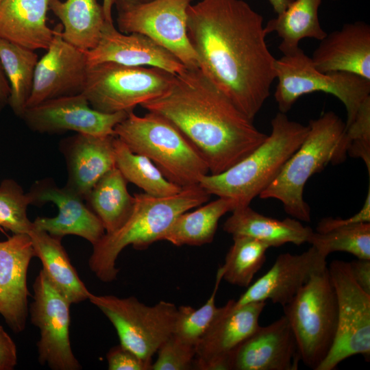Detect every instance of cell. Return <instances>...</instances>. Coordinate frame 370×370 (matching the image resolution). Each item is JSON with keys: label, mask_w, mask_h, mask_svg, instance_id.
Returning a JSON list of instances; mask_svg holds the SVG:
<instances>
[{"label": "cell", "mask_w": 370, "mask_h": 370, "mask_svg": "<svg viewBox=\"0 0 370 370\" xmlns=\"http://www.w3.org/2000/svg\"><path fill=\"white\" fill-rule=\"evenodd\" d=\"M186 13L199 69L253 121L275 79L263 17L244 0H201Z\"/></svg>", "instance_id": "obj_1"}, {"label": "cell", "mask_w": 370, "mask_h": 370, "mask_svg": "<svg viewBox=\"0 0 370 370\" xmlns=\"http://www.w3.org/2000/svg\"><path fill=\"white\" fill-rule=\"evenodd\" d=\"M140 106L174 124L201 153L212 175L238 162L267 137L199 68L176 75L169 90Z\"/></svg>", "instance_id": "obj_2"}, {"label": "cell", "mask_w": 370, "mask_h": 370, "mask_svg": "<svg viewBox=\"0 0 370 370\" xmlns=\"http://www.w3.org/2000/svg\"><path fill=\"white\" fill-rule=\"evenodd\" d=\"M134 207L127 220L115 231L105 233L93 245L88 260L90 269L103 282L116 279V261L128 245L147 249L160 241L161 236L181 214L208 201L210 195L199 184L183 187L178 193L156 197L134 194Z\"/></svg>", "instance_id": "obj_3"}, {"label": "cell", "mask_w": 370, "mask_h": 370, "mask_svg": "<svg viewBox=\"0 0 370 370\" xmlns=\"http://www.w3.org/2000/svg\"><path fill=\"white\" fill-rule=\"evenodd\" d=\"M271 123V134L257 148L225 171L204 175L199 185L210 195L232 199L236 208L249 206L276 178L309 131L308 125L281 112Z\"/></svg>", "instance_id": "obj_4"}, {"label": "cell", "mask_w": 370, "mask_h": 370, "mask_svg": "<svg viewBox=\"0 0 370 370\" xmlns=\"http://www.w3.org/2000/svg\"><path fill=\"white\" fill-rule=\"evenodd\" d=\"M114 136L134 153L146 156L170 182L186 187L199 184L209 168L201 153L171 121L148 112H128L114 130Z\"/></svg>", "instance_id": "obj_5"}, {"label": "cell", "mask_w": 370, "mask_h": 370, "mask_svg": "<svg viewBox=\"0 0 370 370\" xmlns=\"http://www.w3.org/2000/svg\"><path fill=\"white\" fill-rule=\"evenodd\" d=\"M309 131L281 171L258 196L282 202L286 213L300 221L310 222V208L304 199L307 181L329 163L340 164V145L345 123L334 112H327L310 121Z\"/></svg>", "instance_id": "obj_6"}, {"label": "cell", "mask_w": 370, "mask_h": 370, "mask_svg": "<svg viewBox=\"0 0 370 370\" xmlns=\"http://www.w3.org/2000/svg\"><path fill=\"white\" fill-rule=\"evenodd\" d=\"M282 307L301 361L317 370L330 353L337 330V300L328 267L313 274Z\"/></svg>", "instance_id": "obj_7"}, {"label": "cell", "mask_w": 370, "mask_h": 370, "mask_svg": "<svg viewBox=\"0 0 370 370\" xmlns=\"http://www.w3.org/2000/svg\"><path fill=\"white\" fill-rule=\"evenodd\" d=\"M275 70L278 84L274 97L283 113L289 111L301 96L322 92L343 103L347 112L346 127L364 100L370 97V80L349 73L319 71L299 47L276 59Z\"/></svg>", "instance_id": "obj_8"}, {"label": "cell", "mask_w": 370, "mask_h": 370, "mask_svg": "<svg viewBox=\"0 0 370 370\" xmlns=\"http://www.w3.org/2000/svg\"><path fill=\"white\" fill-rule=\"evenodd\" d=\"M175 75L155 67L103 62L88 66L82 94L96 110L128 113L164 94Z\"/></svg>", "instance_id": "obj_9"}, {"label": "cell", "mask_w": 370, "mask_h": 370, "mask_svg": "<svg viewBox=\"0 0 370 370\" xmlns=\"http://www.w3.org/2000/svg\"><path fill=\"white\" fill-rule=\"evenodd\" d=\"M88 300L110 320L120 344L141 359L152 363V356L171 335L177 307L160 301L147 306L135 297L90 294Z\"/></svg>", "instance_id": "obj_10"}, {"label": "cell", "mask_w": 370, "mask_h": 370, "mask_svg": "<svg viewBox=\"0 0 370 370\" xmlns=\"http://www.w3.org/2000/svg\"><path fill=\"white\" fill-rule=\"evenodd\" d=\"M338 306L333 346L317 370H333L345 359L370 357V294L354 280L348 262L335 260L328 267Z\"/></svg>", "instance_id": "obj_11"}, {"label": "cell", "mask_w": 370, "mask_h": 370, "mask_svg": "<svg viewBox=\"0 0 370 370\" xmlns=\"http://www.w3.org/2000/svg\"><path fill=\"white\" fill-rule=\"evenodd\" d=\"M31 321L40 332L38 361L53 370H79L70 342L71 303L48 280L41 269L33 284Z\"/></svg>", "instance_id": "obj_12"}, {"label": "cell", "mask_w": 370, "mask_h": 370, "mask_svg": "<svg viewBox=\"0 0 370 370\" xmlns=\"http://www.w3.org/2000/svg\"><path fill=\"white\" fill-rule=\"evenodd\" d=\"M192 0H153L119 12L116 22L124 34L148 36L189 69H199L187 33V8Z\"/></svg>", "instance_id": "obj_13"}, {"label": "cell", "mask_w": 370, "mask_h": 370, "mask_svg": "<svg viewBox=\"0 0 370 370\" xmlns=\"http://www.w3.org/2000/svg\"><path fill=\"white\" fill-rule=\"evenodd\" d=\"M266 301L236 306L229 300L220 310L195 347L193 369L231 370L238 347L258 327Z\"/></svg>", "instance_id": "obj_14"}, {"label": "cell", "mask_w": 370, "mask_h": 370, "mask_svg": "<svg viewBox=\"0 0 370 370\" xmlns=\"http://www.w3.org/2000/svg\"><path fill=\"white\" fill-rule=\"evenodd\" d=\"M53 31L46 53L36 64L26 108L49 99L82 94L84 89L88 69L86 51L62 38V24Z\"/></svg>", "instance_id": "obj_15"}, {"label": "cell", "mask_w": 370, "mask_h": 370, "mask_svg": "<svg viewBox=\"0 0 370 370\" xmlns=\"http://www.w3.org/2000/svg\"><path fill=\"white\" fill-rule=\"evenodd\" d=\"M127 114L96 110L82 93L49 99L27 108L21 118L31 130L38 133L74 131L103 136L114 135L115 126L125 119Z\"/></svg>", "instance_id": "obj_16"}, {"label": "cell", "mask_w": 370, "mask_h": 370, "mask_svg": "<svg viewBox=\"0 0 370 370\" xmlns=\"http://www.w3.org/2000/svg\"><path fill=\"white\" fill-rule=\"evenodd\" d=\"M32 205L53 203L58 209L54 217H37L33 227L62 238L66 235L80 236L92 246L103 236L106 230L97 215L84 204V199L66 186L58 187L50 179L38 180L28 192Z\"/></svg>", "instance_id": "obj_17"}, {"label": "cell", "mask_w": 370, "mask_h": 370, "mask_svg": "<svg viewBox=\"0 0 370 370\" xmlns=\"http://www.w3.org/2000/svg\"><path fill=\"white\" fill-rule=\"evenodd\" d=\"M35 256L28 234H13L0 241V314L10 329H25L29 314L27 275Z\"/></svg>", "instance_id": "obj_18"}, {"label": "cell", "mask_w": 370, "mask_h": 370, "mask_svg": "<svg viewBox=\"0 0 370 370\" xmlns=\"http://www.w3.org/2000/svg\"><path fill=\"white\" fill-rule=\"evenodd\" d=\"M86 54L88 66L114 62L158 68L173 75H179L187 69L173 54L148 36L122 33L109 21H106L96 46Z\"/></svg>", "instance_id": "obj_19"}, {"label": "cell", "mask_w": 370, "mask_h": 370, "mask_svg": "<svg viewBox=\"0 0 370 370\" xmlns=\"http://www.w3.org/2000/svg\"><path fill=\"white\" fill-rule=\"evenodd\" d=\"M326 267V257L312 245L300 254H282L264 275L247 287L235 305L270 300L284 306L313 274Z\"/></svg>", "instance_id": "obj_20"}, {"label": "cell", "mask_w": 370, "mask_h": 370, "mask_svg": "<svg viewBox=\"0 0 370 370\" xmlns=\"http://www.w3.org/2000/svg\"><path fill=\"white\" fill-rule=\"evenodd\" d=\"M300 354L292 329L284 315L259 327L236 349L231 370H297Z\"/></svg>", "instance_id": "obj_21"}, {"label": "cell", "mask_w": 370, "mask_h": 370, "mask_svg": "<svg viewBox=\"0 0 370 370\" xmlns=\"http://www.w3.org/2000/svg\"><path fill=\"white\" fill-rule=\"evenodd\" d=\"M114 137L77 133L61 141L68 172L65 186L84 200L95 184L116 166Z\"/></svg>", "instance_id": "obj_22"}, {"label": "cell", "mask_w": 370, "mask_h": 370, "mask_svg": "<svg viewBox=\"0 0 370 370\" xmlns=\"http://www.w3.org/2000/svg\"><path fill=\"white\" fill-rule=\"evenodd\" d=\"M310 57L323 73L345 72L370 80V26L358 21L344 24L321 39Z\"/></svg>", "instance_id": "obj_23"}, {"label": "cell", "mask_w": 370, "mask_h": 370, "mask_svg": "<svg viewBox=\"0 0 370 370\" xmlns=\"http://www.w3.org/2000/svg\"><path fill=\"white\" fill-rule=\"evenodd\" d=\"M50 0H1L0 38L35 51L47 49L53 29L47 23Z\"/></svg>", "instance_id": "obj_24"}, {"label": "cell", "mask_w": 370, "mask_h": 370, "mask_svg": "<svg viewBox=\"0 0 370 370\" xmlns=\"http://www.w3.org/2000/svg\"><path fill=\"white\" fill-rule=\"evenodd\" d=\"M225 221L223 230L235 236H247L278 247L286 243H307L313 230L294 218L279 220L266 217L249 207H238Z\"/></svg>", "instance_id": "obj_25"}, {"label": "cell", "mask_w": 370, "mask_h": 370, "mask_svg": "<svg viewBox=\"0 0 370 370\" xmlns=\"http://www.w3.org/2000/svg\"><path fill=\"white\" fill-rule=\"evenodd\" d=\"M35 256L50 283L72 304L88 299L90 293L79 278L61 243V238L53 236L32 226L28 233Z\"/></svg>", "instance_id": "obj_26"}, {"label": "cell", "mask_w": 370, "mask_h": 370, "mask_svg": "<svg viewBox=\"0 0 370 370\" xmlns=\"http://www.w3.org/2000/svg\"><path fill=\"white\" fill-rule=\"evenodd\" d=\"M49 8L61 21L66 41L85 51L96 46L108 21L97 0H50Z\"/></svg>", "instance_id": "obj_27"}, {"label": "cell", "mask_w": 370, "mask_h": 370, "mask_svg": "<svg viewBox=\"0 0 370 370\" xmlns=\"http://www.w3.org/2000/svg\"><path fill=\"white\" fill-rule=\"evenodd\" d=\"M237 207L231 199L219 197L195 210L179 215L161 236L175 246H201L212 242L219 219Z\"/></svg>", "instance_id": "obj_28"}, {"label": "cell", "mask_w": 370, "mask_h": 370, "mask_svg": "<svg viewBox=\"0 0 370 370\" xmlns=\"http://www.w3.org/2000/svg\"><path fill=\"white\" fill-rule=\"evenodd\" d=\"M322 0H293L282 13L264 25L267 34L275 32L281 42L279 49L283 55L299 48V42L306 38L318 40L327 33L319 19V8Z\"/></svg>", "instance_id": "obj_29"}, {"label": "cell", "mask_w": 370, "mask_h": 370, "mask_svg": "<svg viewBox=\"0 0 370 370\" xmlns=\"http://www.w3.org/2000/svg\"><path fill=\"white\" fill-rule=\"evenodd\" d=\"M127 183L115 166L95 184L86 199L88 207L101 221L106 233L117 230L132 212L134 197L128 193Z\"/></svg>", "instance_id": "obj_30"}, {"label": "cell", "mask_w": 370, "mask_h": 370, "mask_svg": "<svg viewBox=\"0 0 370 370\" xmlns=\"http://www.w3.org/2000/svg\"><path fill=\"white\" fill-rule=\"evenodd\" d=\"M38 61L34 51L0 38V63L10 88L8 105L20 118L32 92Z\"/></svg>", "instance_id": "obj_31"}, {"label": "cell", "mask_w": 370, "mask_h": 370, "mask_svg": "<svg viewBox=\"0 0 370 370\" xmlns=\"http://www.w3.org/2000/svg\"><path fill=\"white\" fill-rule=\"evenodd\" d=\"M323 256L341 251L370 260V223L332 224L325 218L317 224L308 242Z\"/></svg>", "instance_id": "obj_32"}, {"label": "cell", "mask_w": 370, "mask_h": 370, "mask_svg": "<svg viewBox=\"0 0 370 370\" xmlns=\"http://www.w3.org/2000/svg\"><path fill=\"white\" fill-rule=\"evenodd\" d=\"M115 166L123 176L143 190L145 193L156 197L175 195L181 187L167 180L151 160L132 152L116 136L114 139Z\"/></svg>", "instance_id": "obj_33"}, {"label": "cell", "mask_w": 370, "mask_h": 370, "mask_svg": "<svg viewBox=\"0 0 370 370\" xmlns=\"http://www.w3.org/2000/svg\"><path fill=\"white\" fill-rule=\"evenodd\" d=\"M267 243L247 236H233L223 266V279L241 287H248L266 260Z\"/></svg>", "instance_id": "obj_34"}, {"label": "cell", "mask_w": 370, "mask_h": 370, "mask_svg": "<svg viewBox=\"0 0 370 370\" xmlns=\"http://www.w3.org/2000/svg\"><path fill=\"white\" fill-rule=\"evenodd\" d=\"M223 274L219 267L213 291L200 308L195 309L190 306L177 307L171 335L185 344L196 347L220 310L221 307L216 306L215 298Z\"/></svg>", "instance_id": "obj_35"}, {"label": "cell", "mask_w": 370, "mask_h": 370, "mask_svg": "<svg viewBox=\"0 0 370 370\" xmlns=\"http://www.w3.org/2000/svg\"><path fill=\"white\" fill-rule=\"evenodd\" d=\"M32 204L28 193L14 180L5 179L0 184V228L13 234H28L33 223L27 215Z\"/></svg>", "instance_id": "obj_36"}, {"label": "cell", "mask_w": 370, "mask_h": 370, "mask_svg": "<svg viewBox=\"0 0 370 370\" xmlns=\"http://www.w3.org/2000/svg\"><path fill=\"white\" fill-rule=\"evenodd\" d=\"M340 153L363 160L370 175V97L360 106L352 123L345 127L341 141Z\"/></svg>", "instance_id": "obj_37"}, {"label": "cell", "mask_w": 370, "mask_h": 370, "mask_svg": "<svg viewBox=\"0 0 370 370\" xmlns=\"http://www.w3.org/2000/svg\"><path fill=\"white\" fill-rule=\"evenodd\" d=\"M152 370H188L193 369L195 347L171 335L158 348Z\"/></svg>", "instance_id": "obj_38"}, {"label": "cell", "mask_w": 370, "mask_h": 370, "mask_svg": "<svg viewBox=\"0 0 370 370\" xmlns=\"http://www.w3.org/2000/svg\"><path fill=\"white\" fill-rule=\"evenodd\" d=\"M106 359L109 370H151L152 363L141 359L121 344L110 349Z\"/></svg>", "instance_id": "obj_39"}, {"label": "cell", "mask_w": 370, "mask_h": 370, "mask_svg": "<svg viewBox=\"0 0 370 370\" xmlns=\"http://www.w3.org/2000/svg\"><path fill=\"white\" fill-rule=\"evenodd\" d=\"M16 346L4 328L0 325V370H13L17 364Z\"/></svg>", "instance_id": "obj_40"}, {"label": "cell", "mask_w": 370, "mask_h": 370, "mask_svg": "<svg viewBox=\"0 0 370 370\" xmlns=\"http://www.w3.org/2000/svg\"><path fill=\"white\" fill-rule=\"evenodd\" d=\"M352 275L358 285L370 294V260L358 259L349 262Z\"/></svg>", "instance_id": "obj_41"}, {"label": "cell", "mask_w": 370, "mask_h": 370, "mask_svg": "<svg viewBox=\"0 0 370 370\" xmlns=\"http://www.w3.org/2000/svg\"><path fill=\"white\" fill-rule=\"evenodd\" d=\"M325 219L332 224H353L360 223H370V186L362 208L355 214L347 219H334L326 217Z\"/></svg>", "instance_id": "obj_42"}, {"label": "cell", "mask_w": 370, "mask_h": 370, "mask_svg": "<svg viewBox=\"0 0 370 370\" xmlns=\"http://www.w3.org/2000/svg\"><path fill=\"white\" fill-rule=\"evenodd\" d=\"M10 94L9 83L0 63V115L8 105Z\"/></svg>", "instance_id": "obj_43"}, {"label": "cell", "mask_w": 370, "mask_h": 370, "mask_svg": "<svg viewBox=\"0 0 370 370\" xmlns=\"http://www.w3.org/2000/svg\"><path fill=\"white\" fill-rule=\"evenodd\" d=\"M151 1L153 0H114V5L119 12Z\"/></svg>", "instance_id": "obj_44"}, {"label": "cell", "mask_w": 370, "mask_h": 370, "mask_svg": "<svg viewBox=\"0 0 370 370\" xmlns=\"http://www.w3.org/2000/svg\"><path fill=\"white\" fill-rule=\"evenodd\" d=\"M277 14L282 13L293 0H268Z\"/></svg>", "instance_id": "obj_45"}, {"label": "cell", "mask_w": 370, "mask_h": 370, "mask_svg": "<svg viewBox=\"0 0 370 370\" xmlns=\"http://www.w3.org/2000/svg\"><path fill=\"white\" fill-rule=\"evenodd\" d=\"M114 5V0H103V8L106 20L109 22H113L112 17V8Z\"/></svg>", "instance_id": "obj_46"}, {"label": "cell", "mask_w": 370, "mask_h": 370, "mask_svg": "<svg viewBox=\"0 0 370 370\" xmlns=\"http://www.w3.org/2000/svg\"><path fill=\"white\" fill-rule=\"evenodd\" d=\"M334 1H336V0H334Z\"/></svg>", "instance_id": "obj_47"}, {"label": "cell", "mask_w": 370, "mask_h": 370, "mask_svg": "<svg viewBox=\"0 0 370 370\" xmlns=\"http://www.w3.org/2000/svg\"><path fill=\"white\" fill-rule=\"evenodd\" d=\"M0 1H1V0H0Z\"/></svg>", "instance_id": "obj_48"}]
</instances>
